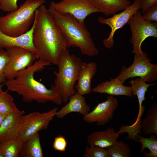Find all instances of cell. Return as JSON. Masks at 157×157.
Listing matches in <instances>:
<instances>
[{
    "label": "cell",
    "instance_id": "1",
    "mask_svg": "<svg viewBox=\"0 0 157 157\" xmlns=\"http://www.w3.org/2000/svg\"><path fill=\"white\" fill-rule=\"evenodd\" d=\"M34 21L32 42L37 60L57 65L62 52L68 48L65 38L44 4L36 10Z\"/></svg>",
    "mask_w": 157,
    "mask_h": 157
},
{
    "label": "cell",
    "instance_id": "2",
    "mask_svg": "<svg viewBox=\"0 0 157 157\" xmlns=\"http://www.w3.org/2000/svg\"><path fill=\"white\" fill-rule=\"evenodd\" d=\"M51 65L40 59L32 65L19 72L14 78L5 81L7 91L15 92L22 97V100L26 103L35 101L40 104L51 102L57 105L63 101L58 89L54 84H51L48 89L34 78L36 72L44 70L46 66Z\"/></svg>",
    "mask_w": 157,
    "mask_h": 157
},
{
    "label": "cell",
    "instance_id": "3",
    "mask_svg": "<svg viewBox=\"0 0 157 157\" xmlns=\"http://www.w3.org/2000/svg\"><path fill=\"white\" fill-rule=\"evenodd\" d=\"M48 9L65 38L68 48L78 47L82 54L89 57L99 54V50L85 25L71 15L62 14L50 8Z\"/></svg>",
    "mask_w": 157,
    "mask_h": 157
},
{
    "label": "cell",
    "instance_id": "4",
    "mask_svg": "<svg viewBox=\"0 0 157 157\" xmlns=\"http://www.w3.org/2000/svg\"><path fill=\"white\" fill-rule=\"evenodd\" d=\"M45 2V0H26L17 10L0 17V31L14 37L26 33L31 27L36 10Z\"/></svg>",
    "mask_w": 157,
    "mask_h": 157
},
{
    "label": "cell",
    "instance_id": "5",
    "mask_svg": "<svg viewBox=\"0 0 157 157\" xmlns=\"http://www.w3.org/2000/svg\"><path fill=\"white\" fill-rule=\"evenodd\" d=\"M82 61L79 57L70 54L67 49L60 57L57 65L58 71H54V85L58 89L63 102L67 103L76 91L74 87L77 81Z\"/></svg>",
    "mask_w": 157,
    "mask_h": 157
},
{
    "label": "cell",
    "instance_id": "6",
    "mask_svg": "<svg viewBox=\"0 0 157 157\" xmlns=\"http://www.w3.org/2000/svg\"><path fill=\"white\" fill-rule=\"evenodd\" d=\"M129 24L132 33L130 42L132 45L134 58L138 57L143 52L141 49L142 42L149 37H157V22L144 20L140 11L135 13L129 20Z\"/></svg>",
    "mask_w": 157,
    "mask_h": 157
},
{
    "label": "cell",
    "instance_id": "7",
    "mask_svg": "<svg viewBox=\"0 0 157 157\" xmlns=\"http://www.w3.org/2000/svg\"><path fill=\"white\" fill-rule=\"evenodd\" d=\"M130 66L123 65L119 74L116 77L123 83L130 78L139 77L145 82H151L157 79V65L151 63L146 53L143 51L138 57L134 58Z\"/></svg>",
    "mask_w": 157,
    "mask_h": 157
},
{
    "label": "cell",
    "instance_id": "8",
    "mask_svg": "<svg viewBox=\"0 0 157 157\" xmlns=\"http://www.w3.org/2000/svg\"><path fill=\"white\" fill-rule=\"evenodd\" d=\"M6 49L8 54L4 69L6 80L14 78L19 72L32 65L37 59L35 52L25 48L15 47Z\"/></svg>",
    "mask_w": 157,
    "mask_h": 157
},
{
    "label": "cell",
    "instance_id": "9",
    "mask_svg": "<svg viewBox=\"0 0 157 157\" xmlns=\"http://www.w3.org/2000/svg\"><path fill=\"white\" fill-rule=\"evenodd\" d=\"M49 8L62 14L72 15L83 25L88 16L100 12L91 0H62L58 3L52 1Z\"/></svg>",
    "mask_w": 157,
    "mask_h": 157
},
{
    "label": "cell",
    "instance_id": "10",
    "mask_svg": "<svg viewBox=\"0 0 157 157\" xmlns=\"http://www.w3.org/2000/svg\"><path fill=\"white\" fill-rule=\"evenodd\" d=\"M58 108L55 107L47 112L31 113L22 117V127L19 138L23 142L28 138L48 128L50 122L56 116Z\"/></svg>",
    "mask_w": 157,
    "mask_h": 157
},
{
    "label": "cell",
    "instance_id": "11",
    "mask_svg": "<svg viewBox=\"0 0 157 157\" xmlns=\"http://www.w3.org/2000/svg\"><path fill=\"white\" fill-rule=\"evenodd\" d=\"M140 5L138 0H134V2L119 13L115 14L111 17L104 18L99 16L98 18V22L101 24L109 26L111 28V31L108 37L103 41L104 45L110 49L114 44L113 39L115 31L122 28L126 23L133 14L140 9Z\"/></svg>",
    "mask_w": 157,
    "mask_h": 157
},
{
    "label": "cell",
    "instance_id": "12",
    "mask_svg": "<svg viewBox=\"0 0 157 157\" xmlns=\"http://www.w3.org/2000/svg\"><path fill=\"white\" fill-rule=\"evenodd\" d=\"M118 106L117 99L113 96L108 95L106 101L99 103L91 112L83 116V119L90 123L96 122L98 126H104L112 119Z\"/></svg>",
    "mask_w": 157,
    "mask_h": 157
},
{
    "label": "cell",
    "instance_id": "13",
    "mask_svg": "<svg viewBox=\"0 0 157 157\" xmlns=\"http://www.w3.org/2000/svg\"><path fill=\"white\" fill-rule=\"evenodd\" d=\"M24 113V110L13 112L2 121L0 125V143L19 138Z\"/></svg>",
    "mask_w": 157,
    "mask_h": 157
},
{
    "label": "cell",
    "instance_id": "14",
    "mask_svg": "<svg viewBox=\"0 0 157 157\" xmlns=\"http://www.w3.org/2000/svg\"><path fill=\"white\" fill-rule=\"evenodd\" d=\"M97 66L93 62H82L76 84L74 88L79 94H89L92 91V80L97 71Z\"/></svg>",
    "mask_w": 157,
    "mask_h": 157
},
{
    "label": "cell",
    "instance_id": "15",
    "mask_svg": "<svg viewBox=\"0 0 157 157\" xmlns=\"http://www.w3.org/2000/svg\"><path fill=\"white\" fill-rule=\"evenodd\" d=\"M33 22L30 30L21 36L14 37L7 35L0 31V48L6 49L20 47L28 49L35 53L32 42V35L35 26Z\"/></svg>",
    "mask_w": 157,
    "mask_h": 157
},
{
    "label": "cell",
    "instance_id": "16",
    "mask_svg": "<svg viewBox=\"0 0 157 157\" xmlns=\"http://www.w3.org/2000/svg\"><path fill=\"white\" fill-rule=\"evenodd\" d=\"M123 84L116 78H110V81L107 80L98 84L92 88V92L111 96L124 95L133 97L131 87L126 86Z\"/></svg>",
    "mask_w": 157,
    "mask_h": 157
},
{
    "label": "cell",
    "instance_id": "17",
    "mask_svg": "<svg viewBox=\"0 0 157 157\" xmlns=\"http://www.w3.org/2000/svg\"><path fill=\"white\" fill-rule=\"evenodd\" d=\"M68 102L59 111L56 116L59 119L63 118L71 113H79L83 116L88 113L90 107L86 103L85 97L78 94L76 91L69 98Z\"/></svg>",
    "mask_w": 157,
    "mask_h": 157
},
{
    "label": "cell",
    "instance_id": "18",
    "mask_svg": "<svg viewBox=\"0 0 157 157\" xmlns=\"http://www.w3.org/2000/svg\"><path fill=\"white\" fill-rule=\"evenodd\" d=\"M120 132H116L115 129L109 127L104 131L93 132L87 137L89 146H96L103 148H106L115 143L119 137Z\"/></svg>",
    "mask_w": 157,
    "mask_h": 157
},
{
    "label": "cell",
    "instance_id": "19",
    "mask_svg": "<svg viewBox=\"0 0 157 157\" xmlns=\"http://www.w3.org/2000/svg\"><path fill=\"white\" fill-rule=\"evenodd\" d=\"M100 12L108 17L122 11L131 4L130 0H91Z\"/></svg>",
    "mask_w": 157,
    "mask_h": 157
},
{
    "label": "cell",
    "instance_id": "20",
    "mask_svg": "<svg viewBox=\"0 0 157 157\" xmlns=\"http://www.w3.org/2000/svg\"><path fill=\"white\" fill-rule=\"evenodd\" d=\"M20 154L23 157H43L38 133L31 136L23 142Z\"/></svg>",
    "mask_w": 157,
    "mask_h": 157
},
{
    "label": "cell",
    "instance_id": "21",
    "mask_svg": "<svg viewBox=\"0 0 157 157\" xmlns=\"http://www.w3.org/2000/svg\"><path fill=\"white\" fill-rule=\"evenodd\" d=\"M129 83L131 85L132 94L135 97L136 95L137 96L139 105L138 113L142 114L144 113L145 110V107L142 105V103L145 99L146 92L148 91L149 87L154 85L156 83H146L143 80L139 77L131 79Z\"/></svg>",
    "mask_w": 157,
    "mask_h": 157
},
{
    "label": "cell",
    "instance_id": "22",
    "mask_svg": "<svg viewBox=\"0 0 157 157\" xmlns=\"http://www.w3.org/2000/svg\"><path fill=\"white\" fill-rule=\"evenodd\" d=\"M141 129L145 135H157V104H153L148 110L145 117L141 120Z\"/></svg>",
    "mask_w": 157,
    "mask_h": 157
},
{
    "label": "cell",
    "instance_id": "23",
    "mask_svg": "<svg viewBox=\"0 0 157 157\" xmlns=\"http://www.w3.org/2000/svg\"><path fill=\"white\" fill-rule=\"evenodd\" d=\"M22 143L19 138L0 143V153L3 157H17Z\"/></svg>",
    "mask_w": 157,
    "mask_h": 157
},
{
    "label": "cell",
    "instance_id": "24",
    "mask_svg": "<svg viewBox=\"0 0 157 157\" xmlns=\"http://www.w3.org/2000/svg\"><path fill=\"white\" fill-rule=\"evenodd\" d=\"M150 138H144L138 134L136 136L135 142L141 143L142 146L140 153H142L145 148L149 150V153L145 152L143 154L144 157H157V137L153 134H150Z\"/></svg>",
    "mask_w": 157,
    "mask_h": 157
},
{
    "label": "cell",
    "instance_id": "25",
    "mask_svg": "<svg viewBox=\"0 0 157 157\" xmlns=\"http://www.w3.org/2000/svg\"><path fill=\"white\" fill-rule=\"evenodd\" d=\"M19 110L14 101V99L8 92L0 88V114L8 115Z\"/></svg>",
    "mask_w": 157,
    "mask_h": 157
},
{
    "label": "cell",
    "instance_id": "26",
    "mask_svg": "<svg viewBox=\"0 0 157 157\" xmlns=\"http://www.w3.org/2000/svg\"><path fill=\"white\" fill-rule=\"evenodd\" d=\"M106 149L108 150V157H130L131 154L129 145L122 140L117 141Z\"/></svg>",
    "mask_w": 157,
    "mask_h": 157
},
{
    "label": "cell",
    "instance_id": "27",
    "mask_svg": "<svg viewBox=\"0 0 157 157\" xmlns=\"http://www.w3.org/2000/svg\"><path fill=\"white\" fill-rule=\"evenodd\" d=\"M85 147L83 155L84 157H108V150L104 148L94 145Z\"/></svg>",
    "mask_w": 157,
    "mask_h": 157
},
{
    "label": "cell",
    "instance_id": "28",
    "mask_svg": "<svg viewBox=\"0 0 157 157\" xmlns=\"http://www.w3.org/2000/svg\"><path fill=\"white\" fill-rule=\"evenodd\" d=\"M8 54L6 50L0 48V84L5 82L6 79L4 69L8 60Z\"/></svg>",
    "mask_w": 157,
    "mask_h": 157
},
{
    "label": "cell",
    "instance_id": "29",
    "mask_svg": "<svg viewBox=\"0 0 157 157\" xmlns=\"http://www.w3.org/2000/svg\"><path fill=\"white\" fill-rule=\"evenodd\" d=\"M143 19L149 22L157 21V3L148 8L146 11L142 15Z\"/></svg>",
    "mask_w": 157,
    "mask_h": 157
},
{
    "label": "cell",
    "instance_id": "30",
    "mask_svg": "<svg viewBox=\"0 0 157 157\" xmlns=\"http://www.w3.org/2000/svg\"><path fill=\"white\" fill-rule=\"evenodd\" d=\"M18 0H1L0 2V9L4 12H10L18 8Z\"/></svg>",
    "mask_w": 157,
    "mask_h": 157
},
{
    "label": "cell",
    "instance_id": "31",
    "mask_svg": "<svg viewBox=\"0 0 157 157\" xmlns=\"http://www.w3.org/2000/svg\"><path fill=\"white\" fill-rule=\"evenodd\" d=\"M67 144L65 138L60 135L55 138L53 143V147L56 150L60 152H64Z\"/></svg>",
    "mask_w": 157,
    "mask_h": 157
},
{
    "label": "cell",
    "instance_id": "32",
    "mask_svg": "<svg viewBox=\"0 0 157 157\" xmlns=\"http://www.w3.org/2000/svg\"><path fill=\"white\" fill-rule=\"evenodd\" d=\"M140 5L141 12L143 14L150 7L157 3V0H138Z\"/></svg>",
    "mask_w": 157,
    "mask_h": 157
},
{
    "label": "cell",
    "instance_id": "33",
    "mask_svg": "<svg viewBox=\"0 0 157 157\" xmlns=\"http://www.w3.org/2000/svg\"><path fill=\"white\" fill-rule=\"evenodd\" d=\"M7 115L0 114V125L2 121L7 116Z\"/></svg>",
    "mask_w": 157,
    "mask_h": 157
},
{
    "label": "cell",
    "instance_id": "34",
    "mask_svg": "<svg viewBox=\"0 0 157 157\" xmlns=\"http://www.w3.org/2000/svg\"><path fill=\"white\" fill-rule=\"evenodd\" d=\"M3 84H0V88H2Z\"/></svg>",
    "mask_w": 157,
    "mask_h": 157
},
{
    "label": "cell",
    "instance_id": "35",
    "mask_svg": "<svg viewBox=\"0 0 157 157\" xmlns=\"http://www.w3.org/2000/svg\"><path fill=\"white\" fill-rule=\"evenodd\" d=\"M0 157H3L1 154L0 153Z\"/></svg>",
    "mask_w": 157,
    "mask_h": 157
},
{
    "label": "cell",
    "instance_id": "36",
    "mask_svg": "<svg viewBox=\"0 0 157 157\" xmlns=\"http://www.w3.org/2000/svg\"><path fill=\"white\" fill-rule=\"evenodd\" d=\"M1 1V0H0V2Z\"/></svg>",
    "mask_w": 157,
    "mask_h": 157
}]
</instances>
